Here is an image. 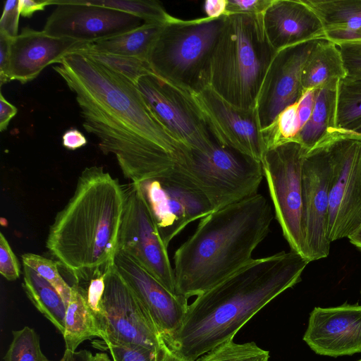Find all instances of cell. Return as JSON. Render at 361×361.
I'll list each match as a JSON object with an SVG mask.
<instances>
[{"instance_id":"836d02e7","label":"cell","mask_w":361,"mask_h":361,"mask_svg":"<svg viewBox=\"0 0 361 361\" xmlns=\"http://www.w3.org/2000/svg\"><path fill=\"white\" fill-rule=\"evenodd\" d=\"M92 345L99 350H108L113 361H156L157 352L140 346L109 339L94 341Z\"/></svg>"},{"instance_id":"8d00e7d4","label":"cell","mask_w":361,"mask_h":361,"mask_svg":"<svg viewBox=\"0 0 361 361\" xmlns=\"http://www.w3.org/2000/svg\"><path fill=\"white\" fill-rule=\"evenodd\" d=\"M20 16L19 0L5 1L3 13L0 20V33L11 39L18 36Z\"/></svg>"},{"instance_id":"ba28073f","label":"cell","mask_w":361,"mask_h":361,"mask_svg":"<svg viewBox=\"0 0 361 361\" xmlns=\"http://www.w3.org/2000/svg\"><path fill=\"white\" fill-rule=\"evenodd\" d=\"M307 153L300 143L288 141L268 148L262 164L283 235L291 250L310 260L302 200V165Z\"/></svg>"},{"instance_id":"8992f818","label":"cell","mask_w":361,"mask_h":361,"mask_svg":"<svg viewBox=\"0 0 361 361\" xmlns=\"http://www.w3.org/2000/svg\"><path fill=\"white\" fill-rule=\"evenodd\" d=\"M224 21L207 17L166 23L154 43L147 62L159 77L192 92L208 87L212 49Z\"/></svg>"},{"instance_id":"d590c367","label":"cell","mask_w":361,"mask_h":361,"mask_svg":"<svg viewBox=\"0 0 361 361\" xmlns=\"http://www.w3.org/2000/svg\"><path fill=\"white\" fill-rule=\"evenodd\" d=\"M0 273L8 281L20 277V265L10 244L2 232L0 233Z\"/></svg>"},{"instance_id":"484cf974","label":"cell","mask_w":361,"mask_h":361,"mask_svg":"<svg viewBox=\"0 0 361 361\" xmlns=\"http://www.w3.org/2000/svg\"><path fill=\"white\" fill-rule=\"evenodd\" d=\"M164 25L144 23L129 32L90 44L89 48L147 61L149 51Z\"/></svg>"},{"instance_id":"f6af8a7d","label":"cell","mask_w":361,"mask_h":361,"mask_svg":"<svg viewBox=\"0 0 361 361\" xmlns=\"http://www.w3.org/2000/svg\"><path fill=\"white\" fill-rule=\"evenodd\" d=\"M227 0H207L204 3V11L207 18H218L225 15Z\"/></svg>"},{"instance_id":"ab89813d","label":"cell","mask_w":361,"mask_h":361,"mask_svg":"<svg viewBox=\"0 0 361 361\" xmlns=\"http://www.w3.org/2000/svg\"><path fill=\"white\" fill-rule=\"evenodd\" d=\"M11 38L0 33V85L11 81L9 75L10 48Z\"/></svg>"},{"instance_id":"f1b7e54d","label":"cell","mask_w":361,"mask_h":361,"mask_svg":"<svg viewBox=\"0 0 361 361\" xmlns=\"http://www.w3.org/2000/svg\"><path fill=\"white\" fill-rule=\"evenodd\" d=\"M361 119V79L339 81L336 114V129H345Z\"/></svg>"},{"instance_id":"6da1fadb","label":"cell","mask_w":361,"mask_h":361,"mask_svg":"<svg viewBox=\"0 0 361 361\" xmlns=\"http://www.w3.org/2000/svg\"><path fill=\"white\" fill-rule=\"evenodd\" d=\"M54 71L75 93L82 126L114 154L126 178L140 183L167 173L188 150L159 121L136 84L80 51Z\"/></svg>"},{"instance_id":"83f0119b","label":"cell","mask_w":361,"mask_h":361,"mask_svg":"<svg viewBox=\"0 0 361 361\" xmlns=\"http://www.w3.org/2000/svg\"><path fill=\"white\" fill-rule=\"evenodd\" d=\"M87 4L102 6L135 16L146 23L166 24L173 16L163 6L152 0H83Z\"/></svg>"},{"instance_id":"816d5d0a","label":"cell","mask_w":361,"mask_h":361,"mask_svg":"<svg viewBox=\"0 0 361 361\" xmlns=\"http://www.w3.org/2000/svg\"><path fill=\"white\" fill-rule=\"evenodd\" d=\"M359 361H361V360H359Z\"/></svg>"},{"instance_id":"74e56055","label":"cell","mask_w":361,"mask_h":361,"mask_svg":"<svg viewBox=\"0 0 361 361\" xmlns=\"http://www.w3.org/2000/svg\"><path fill=\"white\" fill-rule=\"evenodd\" d=\"M104 276L105 274L92 279L87 283V290H84L87 304L96 316L99 324L102 317V298L105 288Z\"/></svg>"},{"instance_id":"7402d4cb","label":"cell","mask_w":361,"mask_h":361,"mask_svg":"<svg viewBox=\"0 0 361 361\" xmlns=\"http://www.w3.org/2000/svg\"><path fill=\"white\" fill-rule=\"evenodd\" d=\"M338 83L326 85L315 90L311 116L293 140L300 143L307 152L330 137L336 129Z\"/></svg>"},{"instance_id":"c3c4849f","label":"cell","mask_w":361,"mask_h":361,"mask_svg":"<svg viewBox=\"0 0 361 361\" xmlns=\"http://www.w3.org/2000/svg\"><path fill=\"white\" fill-rule=\"evenodd\" d=\"M337 133L361 138V119L345 129H336Z\"/></svg>"},{"instance_id":"44dd1931","label":"cell","mask_w":361,"mask_h":361,"mask_svg":"<svg viewBox=\"0 0 361 361\" xmlns=\"http://www.w3.org/2000/svg\"><path fill=\"white\" fill-rule=\"evenodd\" d=\"M262 20L268 39L276 51L324 37L323 24L304 0H271Z\"/></svg>"},{"instance_id":"30bf717a","label":"cell","mask_w":361,"mask_h":361,"mask_svg":"<svg viewBox=\"0 0 361 361\" xmlns=\"http://www.w3.org/2000/svg\"><path fill=\"white\" fill-rule=\"evenodd\" d=\"M146 104L159 121L190 150L206 152L213 138L192 92L150 73L136 84Z\"/></svg>"},{"instance_id":"681fc988","label":"cell","mask_w":361,"mask_h":361,"mask_svg":"<svg viewBox=\"0 0 361 361\" xmlns=\"http://www.w3.org/2000/svg\"><path fill=\"white\" fill-rule=\"evenodd\" d=\"M348 238L353 245L361 250V228Z\"/></svg>"},{"instance_id":"b9f144b4","label":"cell","mask_w":361,"mask_h":361,"mask_svg":"<svg viewBox=\"0 0 361 361\" xmlns=\"http://www.w3.org/2000/svg\"><path fill=\"white\" fill-rule=\"evenodd\" d=\"M62 144L66 148L75 150L87 144L85 135L75 128L66 130L62 136Z\"/></svg>"},{"instance_id":"5b68a950","label":"cell","mask_w":361,"mask_h":361,"mask_svg":"<svg viewBox=\"0 0 361 361\" xmlns=\"http://www.w3.org/2000/svg\"><path fill=\"white\" fill-rule=\"evenodd\" d=\"M276 53L266 35L262 13L224 15L209 60L208 87L235 106L255 109Z\"/></svg>"},{"instance_id":"f35d334b","label":"cell","mask_w":361,"mask_h":361,"mask_svg":"<svg viewBox=\"0 0 361 361\" xmlns=\"http://www.w3.org/2000/svg\"><path fill=\"white\" fill-rule=\"evenodd\" d=\"M271 0H227L225 15L232 13H263Z\"/></svg>"},{"instance_id":"603a6c76","label":"cell","mask_w":361,"mask_h":361,"mask_svg":"<svg viewBox=\"0 0 361 361\" xmlns=\"http://www.w3.org/2000/svg\"><path fill=\"white\" fill-rule=\"evenodd\" d=\"M346 77L338 47L325 38L317 39L302 73L303 91L338 82Z\"/></svg>"},{"instance_id":"cb8c5ba5","label":"cell","mask_w":361,"mask_h":361,"mask_svg":"<svg viewBox=\"0 0 361 361\" xmlns=\"http://www.w3.org/2000/svg\"><path fill=\"white\" fill-rule=\"evenodd\" d=\"M95 336L102 339L104 333L87 304L84 289L75 284L71 286V295L65 316L63 337L66 349L76 350L83 341Z\"/></svg>"},{"instance_id":"d6a6232c","label":"cell","mask_w":361,"mask_h":361,"mask_svg":"<svg viewBox=\"0 0 361 361\" xmlns=\"http://www.w3.org/2000/svg\"><path fill=\"white\" fill-rule=\"evenodd\" d=\"M22 260L23 264L32 268L56 289L67 306L71 295V286L60 274L57 264L51 259L34 253L23 254Z\"/></svg>"},{"instance_id":"60d3db41","label":"cell","mask_w":361,"mask_h":361,"mask_svg":"<svg viewBox=\"0 0 361 361\" xmlns=\"http://www.w3.org/2000/svg\"><path fill=\"white\" fill-rule=\"evenodd\" d=\"M315 90H309L303 92L298 102V116L300 130L309 121L314 104Z\"/></svg>"},{"instance_id":"d6986e66","label":"cell","mask_w":361,"mask_h":361,"mask_svg":"<svg viewBox=\"0 0 361 361\" xmlns=\"http://www.w3.org/2000/svg\"><path fill=\"white\" fill-rule=\"evenodd\" d=\"M303 341L321 355L361 353V305L314 308Z\"/></svg>"},{"instance_id":"9c48e42d","label":"cell","mask_w":361,"mask_h":361,"mask_svg":"<svg viewBox=\"0 0 361 361\" xmlns=\"http://www.w3.org/2000/svg\"><path fill=\"white\" fill-rule=\"evenodd\" d=\"M327 142L332 165L328 223L331 243L361 228V138L334 132Z\"/></svg>"},{"instance_id":"277c9868","label":"cell","mask_w":361,"mask_h":361,"mask_svg":"<svg viewBox=\"0 0 361 361\" xmlns=\"http://www.w3.org/2000/svg\"><path fill=\"white\" fill-rule=\"evenodd\" d=\"M274 217L267 199L257 193L201 219L174 253L176 294L197 296L250 262Z\"/></svg>"},{"instance_id":"8fae6325","label":"cell","mask_w":361,"mask_h":361,"mask_svg":"<svg viewBox=\"0 0 361 361\" xmlns=\"http://www.w3.org/2000/svg\"><path fill=\"white\" fill-rule=\"evenodd\" d=\"M125 205L117 250L137 260L173 293L175 275L164 243L140 186L124 185Z\"/></svg>"},{"instance_id":"e0dca14e","label":"cell","mask_w":361,"mask_h":361,"mask_svg":"<svg viewBox=\"0 0 361 361\" xmlns=\"http://www.w3.org/2000/svg\"><path fill=\"white\" fill-rule=\"evenodd\" d=\"M316 39L276 51L260 87L255 109L262 130L286 107L296 103L304 91L302 73Z\"/></svg>"},{"instance_id":"d4e9b609","label":"cell","mask_w":361,"mask_h":361,"mask_svg":"<svg viewBox=\"0 0 361 361\" xmlns=\"http://www.w3.org/2000/svg\"><path fill=\"white\" fill-rule=\"evenodd\" d=\"M23 289L34 306L62 334L66 305L56 289L30 267L23 264Z\"/></svg>"},{"instance_id":"ac0fdd59","label":"cell","mask_w":361,"mask_h":361,"mask_svg":"<svg viewBox=\"0 0 361 361\" xmlns=\"http://www.w3.org/2000/svg\"><path fill=\"white\" fill-rule=\"evenodd\" d=\"M114 265L144 306L168 343L182 326L188 298L173 293L126 252L117 250Z\"/></svg>"},{"instance_id":"4fadbf2b","label":"cell","mask_w":361,"mask_h":361,"mask_svg":"<svg viewBox=\"0 0 361 361\" xmlns=\"http://www.w3.org/2000/svg\"><path fill=\"white\" fill-rule=\"evenodd\" d=\"M102 339L157 352L165 343L149 314L113 264L104 276Z\"/></svg>"},{"instance_id":"4dcf8cb0","label":"cell","mask_w":361,"mask_h":361,"mask_svg":"<svg viewBox=\"0 0 361 361\" xmlns=\"http://www.w3.org/2000/svg\"><path fill=\"white\" fill-rule=\"evenodd\" d=\"M13 339L4 361H50L42 353L36 331L25 326L13 331Z\"/></svg>"},{"instance_id":"7dc6e473","label":"cell","mask_w":361,"mask_h":361,"mask_svg":"<svg viewBox=\"0 0 361 361\" xmlns=\"http://www.w3.org/2000/svg\"><path fill=\"white\" fill-rule=\"evenodd\" d=\"M156 361H186L177 355L167 345L164 343L157 351Z\"/></svg>"},{"instance_id":"7c38bea8","label":"cell","mask_w":361,"mask_h":361,"mask_svg":"<svg viewBox=\"0 0 361 361\" xmlns=\"http://www.w3.org/2000/svg\"><path fill=\"white\" fill-rule=\"evenodd\" d=\"M137 184L167 247L189 224L213 212L206 197L174 166L159 178Z\"/></svg>"},{"instance_id":"bcb514c9","label":"cell","mask_w":361,"mask_h":361,"mask_svg":"<svg viewBox=\"0 0 361 361\" xmlns=\"http://www.w3.org/2000/svg\"><path fill=\"white\" fill-rule=\"evenodd\" d=\"M93 360L94 355L87 350L73 351L66 349L63 357L58 361H93Z\"/></svg>"},{"instance_id":"ee69618b","label":"cell","mask_w":361,"mask_h":361,"mask_svg":"<svg viewBox=\"0 0 361 361\" xmlns=\"http://www.w3.org/2000/svg\"><path fill=\"white\" fill-rule=\"evenodd\" d=\"M47 6H50L49 0H19L20 15L25 18H30L34 13L43 11Z\"/></svg>"},{"instance_id":"7bdbcfd3","label":"cell","mask_w":361,"mask_h":361,"mask_svg":"<svg viewBox=\"0 0 361 361\" xmlns=\"http://www.w3.org/2000/svg\"><path fill=\"white\" fill-rule=\"evenodd\" d=\"M17 108L0 93V130H6L10 121L17 114Z\"/></svg>"},{"instance_id":"4316f807","label":"cell","mask_w":361,"mask_h":361,"mask_svg":"<svg viewBox=\"0 0 361 361\" xmlns=\"http://www.w3.org/2000/svg\"><path fill=\"white\" fill-rule=\"evenodd\" d=\"M326 29H361V0H304Z\"/></svg>"},{"instance_id":"7a4b0ae2","label":"cell","mask_w":361,"mask_h":361,"mask_svg":"<svg viewBox=\"0 0 361 361\" xmlns=\"http://www.w3.org/2000/svg\"><path fill=\"white\" fill-rule=\"evenodd\" d=\"M310 261L290 250L252 259L188 305L183 324L166 345L186 361L233 341L260 310L300 281Z\"/></svg>"},{"instance_id":"3957f363","label":"cell","mask_w":361,"mask_h":361,"mask_svg":"<svg viewBox=\"0 0 361 361\" xmlns=\"http://www.w3.org/2000/svg\"><path fill=\"white\" fill-rule=\"evenodd\" d=\"M125 205L124 185L102 166H88L49 228L46 247L75 284L101 276L114 264Z\"/></svg>"},{"instance_id":"ffe728a7","label":"cell","mask_w":361,"mask_h":361,"mask_svg":"<svg viewBox=\"0 0 361 361\" xmlns=\"http://www.w3.org/2000/svg\"><path fill=\"white\" fill-rule=\"evenodd\" d=\"M90 43L50 36L43 31L24 27L11 39L9 75L11 80L26 83L66 55L87 49Z\"/></svg>"},{"instance_id":"f907efd6","label":"cell","mask_w":361,"mask_h":361,"mask_svg":"<svg viewBox=\"0 0 361 361\" xmlns=\"http://www.w3.org/2000/svg\"><path fill=\"white\" fill-rule=\"evenodd\" d=\"M93 361H111L109 355L105 353H97L94 355Z\"/></svg>"},{"instance_id":"2e32d148","label":"cell","mask_w":361,"mask_h":361,"mask_svg":"<svg viewBox=\"0 0 361 361\" xmlns=\"http://www.w3.org/2000/svg\"><path fill=\"white\" fill-rule=\"evenodd\" d=\"M332 165L327 139L309 151L302 165L306 245L310 262L329 255V191Z\"/></svg>"},{"instance_id":"5bb4252c","label":"cell","mask_w":361,"mask_h":361,"mask_svg":"<svg viewBox=\"0 0 361 361\" xmlns=\"http://www.w3.org/2000/svg\"><path fill=\"white\" fill-rule=\"evenodd\" d=\"M193 94L218 144L262 162L267 145L255 109L235 106L209 87Z\"/></svg>"},{"instance_id":"e575fe53","label":"cell","mask_w":361,"mask_h":361,"mask_svg":"<svg viewBox=\"0 0 361 361\" xmlns=\"http://www.w3.org/2000/svg\"><path fill=\"white\" fill-rule=\"evenodd\" d=\"M337 46L342 55L345 78L361 79V41L344 42Z\"/></svg>"},{"instance_id":"52a82bcc","label":"cell","mask_w":361,"mask_h":361,"mask_svg":"<svg viewBox=\"0 0 361 361\" xmlns=\"http://www.w3.org/2000/svg\"><path fill=\"white\" fill-rule=\"evenodd\" d=\"M174 167L206 197L213 211L257 194L264 178L261 161L216 141L206 152L188 150Z\"/></svg>"},{"instance_id":"1f68e13d","label":"cell","mask_w":361,"mask_h":361,"mask_svg":"<svg viewBox=\"0 0 361 361\" xmlns=\"http://www.w3.org/2000/svg\"><path fill=\"white\" fill-rule=\"evenodd\" d=\"M267 350L255 343H236L231 341L206 353L196 361H269Z\"/></svg>"},{"instance_id":"9a60e30c","label":"cell","mask_w":361,"mask_h":361,"mask_svg":"<svg viewBox=\"0 0 361 361\" xmlns=\"http://www.w3.org/2000/svg\"><path fill=\"white\" fill-rule=\"evenodd\" d=\"M56 7L47 19L46 34L95 43L140 26V18L114 9L85 4L83 0H49Z\"/></svg>"},{"instance_id":"f546056e","label":"cell","mask_w":361,"mask_h":361,"mask_svg":"<svg viewBox=\"0 0 361 361\" xmlns=\"http://www.w3.org/2000/svg\"><path fill=\"white\" fill-rule=\"evenodd\" d=\"M89 47L79 51L121 74L135 84H137L138 79L142 76L153 73L147 61L99 52Z\"/></svg>"}]
</instances>
